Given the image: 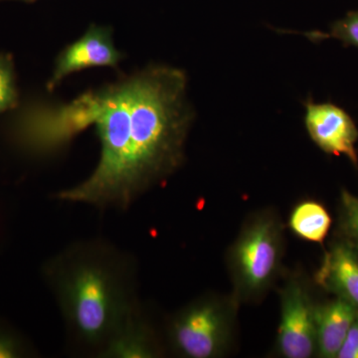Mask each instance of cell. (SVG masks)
<instances>
[{
    "label": "cell",
    "instance_id": "obj_1",
    "mask_svg": "<svg viewBox=\"0 0 358 358\" xmlns=\"http://www.w3.org/2000/svg\"><path fill=\"white\" fill-rule=\"evenodd\" d=\"M187 77L171 66L145 70L98 90V164L81 183L55 194L100 210H127L185 160L192 122Z\"/></svg>",
    "mask_w": 358,
    "mask_h": 358
},
{
    "label": "cell",
    "instance_id": "obj_2",
    "mask_svg": "<svg viewBox=\"0 0 358 358\" xmlns=\"http://www.w3.org/2000/svg\"><path fill=\"white\" fill-rule=\"evenodd\" d=\"M64 322L71 350L100 357L131 308L140 303L133 257L103 240L69 245L42 268Z\"/></svg>",
    "mask_w": 358,
    "mask_h": 358
},
{
    "label": "cell",
    "instance_id": "obj_3",
    "mask_svg": "<svg viewBox=\"0 0 358 358\" xmlns=\"http://www.w3.org/2000/svg\"><path fill=\"white\" fill-rule=\"evenodd\" d=\"M285 250V225L278 211L264 208L245 219L226 255L238 305L264 300L282 274Z\"/></svg>",
    "mask_w": 358,
    "mask_h": 358
},
{
    "label": "cell",
    "instance_id": "obj_4",
    "mask_svg": "<svg viewBox=\"0 0 358 358\" xmlns=\"http://www.w3.org/2000/svg\"><path fill=\"white\" fill-rule=\"evenodd\" d=\"M239 307L232 294L194 299L167 322V346L181 358L225 357L234 345Z\"/></svg>",
    "mask_w": 358,
    "mask_h": 358
},
{
    "label": "cell",
    "instance_id": "obj_5",
    "mask_svg": "<svg viewBox=\"0 0 358 358\" xmlns=\"http://www.w3.org/2000/svg\"><path fill=\"white\" fill-rule=\"evenodd\" d=\"M99 106L96 91L86 92L70 103L33 101L13 117L11 136L28 152H47L62 148L95 124Z\"/></svg>",
    "mask_w": 358,
    "mask_h": 358
},
{
    "label": "cell",
    "instance_id": "obj_6",
    "mask_svg": "<svg viewBox=\"0 0 358 358\" xmlns=\"http://www.w3.org/2000/svg\"><path fill=\"white\" fill-rule=\"evenodd\" d=\"M280 294V324L275 352L284 358H310L317 355L315 305L310 287L300 273L285 275Z\"/></svg>",
    "mask_w": 358,
    "mask_h": 358
},
{
    "label": "cell",
    "instance_id": "obj_7",
    "mask_svg": "<svg viewBox=\"0 0 358 358\" xmlns=\"http://www.w3.org/2000/svg\"><path fill=\"white\" fill-rule=\"evenodd\" d=\"M306 129L310 140L324 154L345 155L358 169L355 145L358 129L345 110L331 103H317L308 98L305 102Z\"/></svg>",
    "mask_w": 358,
    "mask_h": 358
},
{
    "label": "cell",
    "instance_id": "obj_8",
    "mask_svg": "<svg viewBox=\"0 0 358 358\" xmlns=\"http://www.w3.org/2000/svg\"><path fill=\"white\" fill-rule=\"evenodd\" d=\"M122 58L113 41L112 29L91 25L81 38L59 53L47 89L53 91L66 77L89 68H117Z\"/></svg>",
    "mask_w": 358,
    "mask_h": 358
},
{
    "label": "cell",
    "instance_id": "obj_9",
    "mask_svg": "<svg viewBox=\"0 0 358 358\" xmlns=\"http://www.w3.org/2000/svg\"><path fill=\"white\" fill-rule=\"evenodd\" d=\"M164 352V345L140 301L115 329L99 358H157Z\"/></svg>",
    "mask_w": 358,
    "mask_h": 358
},
{
    "label": "cell",
    "instance_id": "obj_10",
    "mask_svg": "<svg viewBox=\"0 0 358 358\" xmlns=\"http://www.w3.org/2000/svg\"><path fill=\"white\" fill-rule=\"evenodd\" d=\"M313 280L320 288L358 310V250L343 237L324 252Z\"/></svg>",
    "mask_w": 358,
    "mask_h": 358
},
{
    "label": "cell",
    "instance_id": "obj_11",
    "mask_svg": "<svg viewBox=\"0 0 358 358\" xmlns=\"http://www.w3.org/2000/svg\"><path fill=\"white\" fill-rule=\"evenodd\" d=\"M357 313L358 310L352 305L338 298L315 305V357H338Z\"/></svg>",
    "mask_w": 358,
    "mask_h": 358
},
{
    "label": "cell",
    "instance_id": "obj_12",
    "mask_svg": "<svg viewBox=\"0 0 358 358\" xmlns=\"http://www.w3.org/2000/svg\"><path fill=\"white\" fill-rule=\"evenodd\" d=\"M289 228L296 237L312 243H322L331 229V217L326 207L315 200H303L289 214Z\"/></svg>",
    "mask_w": 358,
    "mask_h": 358
},
{
    "label": "cell",
    "instance_id": "obj_13",
    "mask_svg": "<svg viewBox=\"0 0 358 358\" xmlns=\"http://www.w3.org/2000/svg\"><path fill=\"white\" fill-rule=\"evenodd\" d=\"M310 41L320 42L324 39H336L346 47L358 48V10L350 11L345 17L334 21L329 32H303Z\"/></svg>",
    "mask_w": 358,
    "mask_h": 358
},
{
    "label": "cell",
    "instance_id": "obj_14",
    "mask_svg": "<svg viewBox=\"0 0 358 358\" xmlns=\"http://www.w3.org/2000/svg\"><path fill=\"white\" fill-rule=\"evenodd\" d=\"M18 103L13 57L10 54L0 53V114L15 109Z\"/></svg>",
    "mask_w": 358,
    "mask_h": 358
},
{
    "label": "cell",
    "instance_id": "obj_15",
    "mask_svg": "<svg viewBox=\"0 0 358 358\" xmlns=\"http://www.w3.org/2000/svg\"><path fill=\"white\" fill-rule=\"evenodd\" d=\"M338 228L341 237L358 250V196L346 189L341 193Z\"/></svg>",
    "mask_w": 358,
    "mask_h": 358
},
{
    "label": "cell",
    "instance_id": "obj_16",
    "mask_svg": "<svg viewBox=\"0 0 358 358\" xmlns=\"http://www.w3.org/2000/svg\"><path fill=\"white\" fill-rule=\"evenodd\" d=\"M29 348L15 331L0 324V358L28 357Z\"/></svg>",
    "mask_w": 358,
    "mask_h": 358
},
{
    "label": "cell",
    "instance_id": "obj_17",
    "mask_svg": "<svg viewBox=\"0 0 358 358\" xmlns=\"http://www.w3.org/2000/svg\"><path fill=\"white\" fill-rule=\"evenodd\" d=\"M336 358H358V313Z\"/></svg>",
    "mask_w": 358,
    "mask_h": 358
},
{
    "label": "cell",
    "instance_id": "obj_18",
    "mask_svg": "<svg viewBox=\"0 0 358 358\" xmlns=\"http://www.w3.org/2000/svg\"><path fill=\"white\" fill-rule=\"evenodd\" d=\"M20 1H24V2H34L35 0H20Z\"/></svg>",
    "mask_w": 358,
    "mask_h": 358
}]
</instances>
